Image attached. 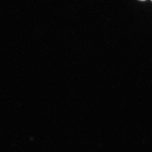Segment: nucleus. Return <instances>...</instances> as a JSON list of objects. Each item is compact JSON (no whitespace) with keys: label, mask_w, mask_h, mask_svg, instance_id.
Listing matches in <instances>:
<instances>
[{"label":"nucleus","mask_w":152,"mask_h":152,"mask_svg":"<svg viewBox=\"0 0 152 152\" xmlns=\"http://www.w3.org/2000/svg\"><path fill=\"white\" fill-rule=\"evenodd\" d=\"M140 1H145V0H140Z\"/></svg>","instance_id":"1"},{"label":"nucleus","mask_w":152,"mask_h":152,"mask_svg":"<svg viewBox=\"0 0 152 152\" xmlns=\"http://www.w3.org/2000/svg\"><path fill=\"white\" fill-rule=\"evenodd\" d=\"M151 1H152V0H151Z\"/></svg>","instance_id":"2"}]
</instances>
